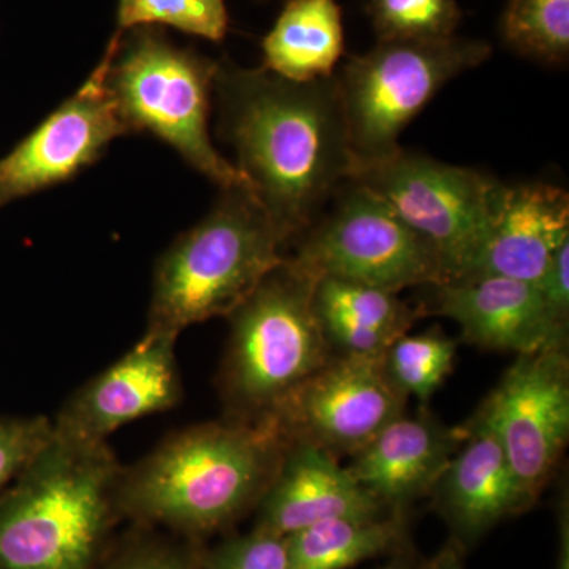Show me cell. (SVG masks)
I'll return each mask as SVG.
<instances>
[{
  "label": "cell",
  "instance_id": "14",
  "mask_svg": "<svg viewBox=\"0 0 569 569\" xmlns=\"http://www.w3.org/2000/svg\"><path fill=\"white\" fill-rule=\"evenodd\" d=\"M430 288L427 312L455 321L471 346L518 356L568 347V325L553 316L538 284L471 276Z\"/></svg>",
  "mask_w": 569,
  "mask_h": 569
},
{
  "label": "cell",
  "instance_id": "12",
  "mask_svg": "<svg viewBox=\"0 0 569 569\" xmlns=\"http://www.w3.org/2000/svg\"><path fill=\"white\" fill-rule=\"evenodd\" d=\"M111 47L62 107L0 160V206L67 181L129 133L108 84Z\"/></svg>",
  "mask_w": 569,
  "mask_h": 569
},
{
  "label": "cell",
  "instance_id": "15",
  "mask_svg": "<svg viewBox=\"0 0 569 569\" xmlns=\"http://www.w3.org/2000/svg\"><path fill=\"white\" fill-rule=\"evenodd\" d=\"M463 427L466 438L429 497L447 520L452 541L466 549L535 503L520 488L488 422L475 413Z\"/></svg>",
  "mask_w": 569,
  "mask_h": 569
},
{
  "label": "cell",
  "instance_id": "31",
  "mask_svg": "<svg viewBox=\"0 0 569 569\" xmlns=\"http://www.w3.org/2000/svg\"><path fill=\"white\" fill-rule=\"evenodd\" d=\"M556 569H569V511L568 501H561L559 508V552Z\"/></svg>",
  "mask_w": 569,
  "mask_h": 569
},
{
  "label": "cell",
  "instance_id": "13",
  "mask_svg": "<svg viewBox=\"0 0 569 569\" xmlns=\"http://www.w3.org/2000/svg\"><path fill=\"white\" fill-rule=\"evenodd\" d=\"M176 339L146 332L129 353L71 397L52 421L54 433L97 443L119 427L173 408L182 396Z\"/></svg>",
  "mask_w": 569,
  "mask_h": 569
},
{
  "label": "cell",
  "instance_id": "7",
  "mask_svg": "<svg viewBox=\"0 0 569 569\" xmlns=\"http://www.w3.org/2000/svg\"><path fill=\"white\" fill-rule=\"evenodd\" d=\"M490 54L486 41L455 36L378 41L366 54L348 59L336 80L355 171L399 151L400 134L440 89Z\"/></svg>",
  "mask_w": 569,
  "mask_h": 569
},
{
  "label": "cell",
  "instance_id": "1",
  "mask_svg": "<svg viewBox=\"0 0 569 569\" xmlns=\"http://www.w3.org/2000/svg\"><path fill=\"white\" fill-rule=\"evenodd\" d=\"M216 88L234 167L288 246L353 178L336 74L291 82L264 67L219 66Z\"/></svg>",
  "mask_w": 569,
  "mask_h": 569
},
{
  "label": "cell",
  "instance_id": "9",
  "mask_svg": "<svg viewBox=\"0 0 569 569\" xmlns=\"http://www.w3.org/2000/svg\"><path fill=\"white\" fill-rule=\"evenodd\" d=\"M361 183L440 253L449 280L467 274L489 238L505 183L400 148L355 171Z\"/></svg>",
  "mask_w": 569,
  "mask_h": 569
},
{
  "label": "cell",
  "instance_id": "19",
  "mask_svg": "<svg viewBox=\"0 0 569 569\" xmlns=\"http://www.w3.org/2000/svg\"><path fill=\"white\" fill-rule=\"evenodd\" d=\"M312 301L335 353L385 355L421 316L397 293L331 277L316 280Z\"/></svg>",
  "mask_w": 569,
  "mask_h": 569
},
{
  "label": "cell",
  "instance_id": "4",
  "mask_svg": "<svg viewBox=\"0 0 569 569\" xmlns=\"http://www.w3.org/2000/svg\"><path fill=\"white\" fill-rule=\"evenodd\" d=\"M282 236L249 187L222 200L168 249L153 277L148 331L178 337L228 317L284 258Z\"/></svg>",
  "mask_w": 569,
  "mask_h": 569
},
{
  "label": "cell",
  "instance_id": "2",
  "mask_svg": "<svg viewBox=\"0 0 569 569\" xmlns=\"http://www.w3.org/2000/svg\"><path fill=\"white\" fill-rule=\"evenodd\" d=\"M288 447L274 419L190 427L122 468L119 515L192 537L223 529L258 507Z\"/></svg>",
  "mask_w": 569,
  "mask_h": 569
},
{
  "label": "cell",
  "instance_id": "25",
  "mask_svg": "<svg viewBox=\"0 0 569 569\" xmlns=\"http://www.w3.org/2000/svg\"><path fill=\"white\" fill-rule=\"evenodd\" d=\"M369 13L378 41L449 39L462 21L458 0H370Z\"/></svg>",
  "mask_w": 569,
  "mask_h": 569
},
{
  "label": "cell",
  "instance_id": "8",
  "mask_svg": "<svg viewBox=\"0 0 569 569\" xmlns=\"http://www.w3.org/2000/svg\"><path fill=\"white\" fill-rule=\"evenodd\" d=\"M335 203L296 238L291 264L312 280H348L399 295L448 282L436 247L411 230L377 194L350 181Z\"/></svg>",
  "mask_w": 569,
  "mask_h": 569
},
{
  "label": "cell",
  "instance_id": "30",
  "mask_svg": "<svg viewBox=\"0 0 569 569\" xmlns=\"http://www.w3.org/2000/svg\"><path fill=\"white\" fill-rule=\"evenodd\" d=\"M462 552L463 549L451 539L433 559L426 561L421 569H466Z\"/></svg>",
  "mask_w": 569,
  "mask_h": 569
},
{
  "label": "cell",
  "instance_id": "28",
  "mask_svg": "<svg viewBox=\"0 0 569 569\" xmlns=\"http://www.w3.org/2000/svg\"><path fill=\"white\" fill-rule=\"evenodd\" d=\"M103 569H203L201 559L160 542H130Z\"/></svg>",
  "mask_w": 569,
  "mask_h": 569
},
{
  "label": "cell",
  "instance_id": "20",
  "mask_svg": "<svg viewBox=\"0 0 569 569\" xmlns=\"http://www.w3.org/2000/svg\"><path fill=\"white\" fill-rule=\"evenodd\" d=\"M343 54L337 0H288L263 40V67L291 82L335 77Z\"/></svg>",
  "mask_w": 569,
  "mask_h": 569
},
{
  "label": "cell",
  "instance_id": "10",
  "mask_svg": "<svg viewBox=\"0 0 569 569\" xmlns=\"http://www.w3.org/2000/svg\"><path fill=\"white\" fill-rule=\"evenodd\" d=\"M533 503L559 467L569 438L568 347L519 355L479 410Z\"/></svg>",
  "mask_w": 569,
  "mask_h": 569
},
{
  "label": "cell",
  "instance_id": "26",
  "mask_svg": "<svg viewBox=\"0 0 569 569\" xmlns=\"http://www.w3.org/2000/svg\"><path fill=\"white\" fill-rule=\"evenodd\" d=\"M203 569H290L287 538L253 529L244 537L228 539L206 559Z\"/></svg>",
  "mask_w": 569,
  "mask_h": 569
},
{
  "label": "cell",
  "instance_id": "29",
  "mask_svg": "<svg viewBox=\"0 0 569 569\" xmlns=\"http://www.w3.org/2000/svg\"><path fill=\"white\" fill-rule=\"evenodd\" d=\"M539 291L553 316L569 321V242L561 247L550 263L548 272L538 283Z\"/></svg>",
  "mask_w": 569,
  "mask_h": 569
},
{
  "label": "cell",
  "instance_id": "24",
  "mask_svg": "<svg viewBox=\"0 0 569 569\" xmlns=\"http://www.w3.org/2000/svg\"><path fill=\"white\" fill-rule=\"evenodd\" d=\"M157 26L220 41L228 31L227 7L223 0H119L118 31Z\"/></svg>",
  "mask_w": 569,
  "mask_h": 569
},
{
  "label": "cell",
  "instance_id": "16",
  "mask_svg": "<svg viewBox=\"0 0 569 569\" xmlns=\"http://www.w3.org/2000/svg\"><path fill=\"white\" fill-rule=\"evenodd\" d=\"M463 438L466 427L445 426L429 411L400 415L355 452L347 468L381 507L403 516L411 503L430 496Z\"/></svg>",
  "mask_w": 569,
  "mask_h": 569
},
{
  "label": "cell",
  "instance_id": "17",
  "mask_svg": "<svg viewBox=\"0 0 569 569\" xmlns=\"http://www.w3.org/2000/svg\"><path fill=\"white\" fill-rule=\"evenodd\" d=\"M388 512L335 456L312 445L290 443L258 503L254 529L287 538L323 520Z\"/></svg>",
  "mask_w": 569,
  "mask_h": 569
},
{
  "label": "cell",
  "instance_id": "5",
  "mask_svg": "<svg viewBox=\"0 0 569 569\" xmlns=\"http://www.w3.org/2000/svg\"><path fill=\"white\" fill-rule=\"evenodd\" d=\"M313 284L284 257L228 316L230 339L219 376L227 419L271 418L335 355L313 310Z\"/></svg>",
  "mask_w": 569,
  "mask_h": 569
},
{
  "label": "cell",
  "instance_id": "21",
  "mask_svg": "<svg viewBox=\"0 0 569 569\" xmlns=\"http://www.w3.org/2000/svg\"><path fill=\"white\" fill-rule=\"evenodd\" d=\"M403 516L336 518L287 537L290 569H348L403 545Z\"/></svg>",
  "mask_w": 569,
  "mask_h": 569
},
{
  "label": "cell",
  "instance_id": "11",
  "mask_svg": "<svg viewBox=\"0 0 569 569\" xmlns=\"http://www.w3.org/2000/svg\"><path fill=\"white\" fill-rule=\"evenodd\" d=\"M383 355L335 353L277 408L290 443L312 445L339 459L353 456L406 411Z\"/></svg>",
  "mask_w": 569,
  "mask_h": 569
},
{
  "label": "cell",
  "instance_id": "18",
  "mask_svg": "<svg viewBox=\"0 0 569 569\" xmlns=\"http://www.w3.org/2000/svg\"><path fill=\"white\" fill-rule=\"evenodd\" d=\"M567 242V190L545 182L505 183L489 238L463 277L497 276L538 284Z\"/></svg>",
  "mask_w": 569,
  "mask_h": 569
},
{
  "label": "cell",
  "instance_id": "23",
  "mask_svg": "<svg viewBox=\"0 0 569 569\" xmlns=\"http://www.w3.org/2000/svg\"><path fill=\"white\" fill-rule=\"evenodd\" d=\"M456 350L455 340L440 329L415 336L407 332L385 351L383 366L397 391L425 403L451 373Z\"/></svg>",
  "mask_w": 569,
  "mask_h": 569
},
{
  "label": "cell",
  "instance_id": "6",
  "mask_svg": "<svg viewBox=\"0 0 569 569\" xmlns=\"http://www.w3.org/2000/svg\"><path fill=\"white\" fill-rule=\"evenodd\" d=\"M110 47L108 84L130 132L156 134L222 190L247 186L209 134L219 63L176 47L156 28L118 31Z\"/></svg>",
  "mask_w": 569,
  "mask_h": 569
},
{
  "label": "cell",
  "instance_id": "22",
  "mask_svg": "<svg viewBox=\"0 0 569 569\" xmlns=\"http://www.w3.org/2000/svg\"><path fill=\"white\" fill-rule=\"evenodd\" d=\"M501 37L522 58L561 66L569 56V0H507Z\"/></svg>",
  "mask_w": 569,
  "mask_h": 569
},
{
  "label": "cell",
  "instance_id": "32",
  "mask_svg": "<svg viewBox=\"0 0 569 569\" xmlns=\"http://www.w3.org/2000/svg\"><path fill=\"white\" fill-rule=\"evenodd\" d=\"M378 569H407V568L403 567V565H400V563H391V565H388V567H381V568H378Z\"/></svg>",
  "mask_w": 569,
  "mask_h": 569
},
{
  "label": "cell",
  "instance_id": "27",
  "mask_svg": "<svg viewBox=\"0 0 569 569\" xmlns=\"http://www.w3.org/2000/svg\"><path fill=\"white\" fill-rule=\"evenodd\" d=\"M52 421L44 417L0 418V493L48 443Z\"/></svg>",
  "mask_w": 569,
  "mask_h": 569
},
{
  "label": "cell",
  "instance_id": "3",
  "mask_svg": "<svg viewBox=\"0 0 569 569\" xmlns=\"http://www.w3.org/2000/svg\"><path fill=\"white\" fill-rule=\"evenodd\" d=\"M121 475L107 441L52 430L0 493V569H99Z\"/></svg>",
  "mask_w": 569,
  "mask_h": 569
}]
</instances>
